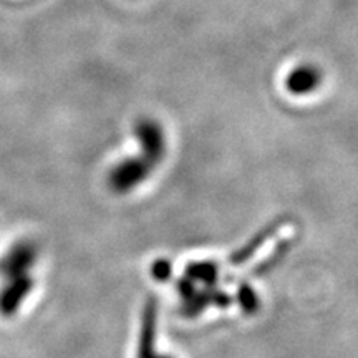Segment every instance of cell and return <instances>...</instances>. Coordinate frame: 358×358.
Returning a JSON list of instances; mask_svg holds the SVG:
<instances>
[{"label": "cell", "instance_id": "1", "mask_svg": "<svg viewBox=\"0 0 358 358\" xmlns=\"http://www.w3.org/2000/svg\"><path fill=\"white\" fill-rule=\"evenodd\" d=\"M35 259H37L35 245L30 243H19L0 261V274L7 280L27 275L32 268Z\"/></svg>", "mask_w": 358, "mask_h": 358}, {"label": "cell", "instance_id": "2", "mask_svg": "<svg viewBox=\"0 0 358 358\" xmlns=\"http://www.w3.org/2000/svg\"><path fill=\"white\" fill-rule=\"evenodd\" d=\"M32 287L34 280L29 274L8 280V284L0 292V313L6 317L13 315L20 308L22 302L32 292Z\"/></svg>", "mask_w": 358, "mask_h": 358}, {"label": "cell", "instance_id": "3", "mask_svg": "<svg viewBox=\"0 0 358 358\" xmlns=\"http://www.w3.org/2000/svg\"><path fill=\"white\" fill-rule=\"evenodd\" d=\"M322 83V71L315 65H301L290 71L285 78V87L292 95H308Z\"/></svg>", "mask_w": 358, "mask_h": 358}]
</instances>
